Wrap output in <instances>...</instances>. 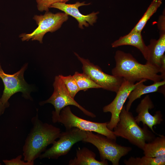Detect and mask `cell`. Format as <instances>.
Returning a JSON list of instances; mask_svg holds the SVG:
<instances>
[{"instance_id": "obj_1", "label": "cell", "mask_w": 165, "mask_h": 165, "mask_svg": "<svg viewBox=\"0 0 165 165\" xmlns=\"http://www.w3.org/2000/svg\"><path fill=\"white\" fill-rule=\"evenodd\" d=\"M31 122L33 127L23 146V154L24 161L34 163L47 146L59 138L61 131L59 128L43 123L39 119L38 113Z\"/></svg>"}, {"instance_id": "obj_2", "label": "cell", "mask_w": 165, "mask_h": 165, "mask_svg": "<svg viewBox=\"0 0 165 165\" xmlns=\"http://www.w3.org/2000/svg\"><path fill=\"white\" fill-rule=\"evenodd\" d=\"M116 66L112 70V75L121 77L135 83L143 79L154 82L161 81L160 68L152 65L139 63L130 53L117 50L115 55Z\"/></svg>"}, {"instance_id": "obj_3", "label": "cell", "mask_w": 165, "mask_h": 165, "mask_svg": "<svg viewBox=\"0 0 165 165\" xmlns=\"http://www.w3.org/2000/svg\"><path fill=\"white\" fill-rule=\"evenodd\" d=\"M143 126L141 128L139 126L132 113L127 110L124 105L119 115V120L113 131L117 137L125 138L143 150L146 142L151 141L155 137L146 125Z\"/></svg>"}, {"instance_id": "obj_4", "label": "cell", "mask_w": 165, "mask_h": 165, "mask_svg": "<svg viewBox=\"0 0 165 165\" xmlns=\"http://www.w3.org/2000/svg\"><path fill=\"white\" fill-rule=\"evenodd\" d=\"M86 136L83 142L90 143L98 150L101 160H108L113 165H119L122 157L127 155L132 149L129 146H121L116 140L92 132L86 131Z\"/></svg>"}, {"instance_id": "obj_5", "label": "cell", "mask_w": 165, "mask_h": 165, "mask_svg": "<svg viewBox=\"0 0 165 165\" xmlns=\"http://www.w3.org/2000/svg\"><path fill=\"white\" fill-rule=\"evenodd\" d=\"M38 26L32 32L22 33L19 37L22 41L37 40L42 43L43 37L48 32H53L61 28L68 19V15L64 13H55L46 12L43 15H35L33 18Z\"/></svg>"}, {"instance_id": "obj_6", "label": "cell", "mask_w": 165, "mask_h": 165, "mask_svg": "<svg viewBox=\"0 0 165 165\" xmlns=\"http://www.w3.org/2000/svg\"><path fill=\"white\" fill-rule=\"evenodd\" d=\"M53 86L54 91L51 96L47 100L39 103L41 105L50 103L54 106L55 110L52 112L53 123H58L61 111L64 107L69 105L76 107L88 116L91 118L96 117L94 114L84 108L71 96L59 75L55 76Z\"/></svg>"}, {"instance_id": "obj_7", "label": "cell", "mask_w": 165, "mask_h": 165, "mask_svg": "<svg viewBox=\"0 0 165 165\" xmlns=\"http://www.w3.org/2000/svg\"><path fill=\"white\" fill-rule=\"evenodd\" d=\"M58 123L62 124L66 130L76 127L84 131L95 132L116 140L117 137L113 131L107 127L108 122L97 123L82 119L74 114L68 106L64 107L61 111Z\"/></svg>"}, {"instance_id": "obj_8", "label": "cell", "mask_w": 165, "mask_h": 165, "mask_svg": "<svg viewBox=\"0 0 165 165\" xmlns=\"http://www.w3.org/2000/svg\"><path fill=\"white\" fill-rule=\"evenodd\" d=\"M27 66V64H25L19 71L10 75L4 72L0 63V78L4 85V89L0 99L6 108L9 105V99L18 92H22V96L25 99L32 100L30 95L31 88L25 81L24 77V72Z\"/></svg>"}, {"instance_id": "obj_9", "label": "cell", "mask_w": 165, "mask_h": 165, "mask_svg": "<svg viewBox=\"0 0 165 165\" xmlns=\"http://www.w3.org/2000/svg\"><path fill=\"white\" fill-rule=\"evenodd\" d=\"M86 136V131L76 127H73L61 132L59 139L55 141L51 147L42 154L39 158L57 159L60 156L66 155L75 143L82 141Z\"/></svg>"}, {"instance_id": "obj_10", "label": "cell", "mask_w": 165, "mask_h": 165, "mask_svg": "<svg viewBox=\"0 0 165 165\" xmlns=\"http://www.w3.org/2000/svg\"><path fill=\"white\" fill-rule=\"evenodd\" d=\"M74 54L82 64L83 73L87 75L103 89L117 92L123 81V78L107 74L98 66L94 64L88 59L80 57L76 53Z\"/></svg>"}, {"instance_id": "obj_11", "label": "cell", "mask_w": 165, "mask_h": 165, "mask_svg": "<svg viewBox=\"0 0 165 165\" xmlns=\"http://www.w3.org/2000/svg\"><path fill=\"white\" fill-rule=\"evenodd\" d=\"M125 79L123 81L113 101L103 108L104 112H109L111 114L110 121L107 123L108 128L113 131L119 120V115L124 103L131 91L138 84Z\"/></svg>"}, {"instance_id": "obj_12", "label": "cell", "mask_w": 165, "mask_h": 165, "mask_svg": "<svg viewBox=\"0 0 165 165\" xmlns=\"http://www.w3.org/2000/svg\"><path fill=\"white\" fill-rule=\"evenodd\" d=\"M90 3H86L85 2H77L74 4H67L65 3L57 2L52 4L50 8H54L63 11L68 15L74 17L78 22L79 28L83 29V26L88 27L89 25L93 26L97 21L98 12H93L84 15L81 13L79 9V7L88 5Z\"/></svg>"}, {"instance_id": "obj_13", "label": "cell", "mask_w": 165, "mask_h": 165, "mask_svg": "<svg viewBox=\"0 0 165 165\" xmlns=\"http://www.w3.org/2000/svg\"><path fill=\"white\" fill-rule=\"evenodd\" d=\"M154 107V105L150 96L146 95L141 101L136 109L138 116L135 118V121L139 125L142 122L151 129L152 132L155 133L153 126L160 124L163 121V116L160 111H158L152 115L150 114L149 110Z\"/></svg>"}, {"instance_id": "obj_14", "label": "cell", "mask_w": 165, "mask_h": 165, "mask_svg": "<svg viewBox=\"0 0 165 165\" xmlns=\"http://www.w3.org/2000/svg\"><path fill=\"white\" fill-rule=\"evenodd\" d=\"M147 46L148 55L146 63L160 68L161 60L165 51V32L160 33L158 39L151 40Z\"/></svg>"}, {"instance_id": "obj_15", "label": "cell", "mask_w": 165, "mask_h": 165, "mask_svg": "<svg viewBox=\"0 0 165 165\" xmlns=\"http://www.w3.org/2000/svg\"><path fill=\"white\" fill-rule=\"evenodd\" d=\"M123 45H130L136 47L141 52L144 58L147 60L148 55V49L143 40L141 32H130L127 35L121 37L112 43L113 48Z\"/></svg>"}, {"instance_id": "obj_16", "label": "cell", "mask_w": 165, "mask_h": 165, "mask_svg": "<svg viewBox=\"0 0 165 165\" xmlns=\"http://www.w3.org/2000/svg\"><path fill=\"white\" fill-rule=\"evenodd\" d=\"M146 81V79H144L139 81L129 94L128 97V101L126 106L127 110L129 111L132 103L136 99L140 98L143 95L158 91L160 87L165 86V80H163L146 86L144 84Z\"/></svg>"}, {"instance_id": "obj_17", "label": "cell", "mask_w": 165, "mask_h": 165, "mask_svg": "<svg viewBox=\"0 0 165 165\" xmlns=\"http://www.w3.org/2000/svg\"><path fill=\"white\" fill-rule=\"evenodd\" d=\"M96 154L86 147L77 150L76 156L71 160L69 165H107V160L98 161L96 160Z\"/></svg>"}, {"instance_id": "obj_18", "label": "cell", "mask_w": 165, "mask_h": 165, "mask_svg": "<svg viewBox=\"0 0 165 165\" xmlns=\"http://www.w3.org/2000/svg\"><path fill=\"white\" fill-rule=\"evenodd\" d=\"M142 150L144 156L148 157L165 155V136L159 135L151 141L146 143Z\"/></svg>"}, {"instance_id": "obj_19", "label": "cell", "mask_w": 165, "mask_h": 165, "mask_svg": "<svg viewBox=\"0 0 165 165\" xmlns=\"http://www.w3.org/2000/svg\"><path fill=\"white\" fill-rule=\"evenodd\" d=\"M126 165H164L165 155L156 157H148L145 156L141 157H131L124 160Z\"/></svg>"}, {"instance_id": "obj_20", "label": "cell", "mask_w": 165, "mask_h": 165, "mask_svg": "<svg viewBox=\"0 0 165 165\" xmlns=\"http://www.w3.org/2000/svg\"><path fill=\"white\" fill-rule=\"evenodd\" d=\"M162 3L161 0H153L141 18L130 32H141L148 21Z\"/></svg>"}, {"instance_id": "obj_21", "label": "cell", "mask_w": 165, "mask_h": 165, "mask_svg": "<svg viewBox=\"0 0 165 165\" xmlns=\"http://www.w3.org/2000/svg\"><path fill=\"white\" fill-rule=\"evenodd\" d=\"M80 90L86 91L89 89L100 88L101 87L95 83L87 75L83 72H75L73 75Z\"/></svg>"}, {"instance_id": "obj_22", "label": "cell", "mask_w": 165, "mask_h": 165, "mask_svg": "<svg viewBox=\"0 0 165 165\" xmlns=\"http://www.w3.org/2000/svg\"><path fill=\"white\" fill-rule=\"evenodd\" d=\"M59 75L69 93L72 97L74 98L76 94L80 90L74 76L71 75L67 76Z\"/></svg>"}, {"instance_id": "obj_23", "label": "cell", "mask_w": 165, "mask_h": 165, "mask_svg": "<svg viewBox=\"0 0 165 165\" xmlns=\"http://www.w3.org/2000/svg\"><path fill=\"white\" fill-rule=\"evenodd\" d=\"M69 0H36L38 10L40 12L49 11L50 6L57 2L66 3Z\"/></svg>"}, {"instance_id": "obj_24", "label": "cell", "mask_w": 165, "mask_h": 165, "mask_svg": "<svg viewBox=\"0 0 165 165\" xmlns=\"http://www.w3.org/2000/svg\"><path fill=\"white\" fill-rule=\"evenodd\" d=\"M22 155H19L15 158L10 160H3L6 165H33L34 163L29 162L21 160Z\"/></svg>"}, {"instance_id": "obj_25", "label": "cell", "mask_w": 165, "mask_h": 165, "mask_svg": "<svg viewBox=\"0 0 165 165\" xmlns=\"http://www.w3.org/2000/svg\"><path fill=\"white\" fill-rule=\"evenodd\" d=\"M165 13L160 16L158 20V26L160 33L165 32Z\"/></svg>"}, {"instance_id": "obj_26", "label": "cell", "mask_w": 165, "mask_h": 165, "mask_svg": "<svg viewBox=\"0 0 165 165\" xmlns=\"http://www.w3.org/2000/svg\"><path fill=\"white\" fill-rule=\"evenodd\" d=\"M160 71L162 79L165 80V56L164 55L162 57L160 66Z\"/></svg>"}, {"instance_id": "obj_27", "label": "cell", "mask_w": 165, "mask_h": 165, "mask_svg": "<svg viewBox=\"0 0 165 165\" xmlns=\"http://www.w3.org/2000/svg\"><path fill=\"white\" fill-rule=\"evenodd\" d=\"M6 107L3 104L0 98V116L3 114Z\"/></svg>"}]
</instances>
